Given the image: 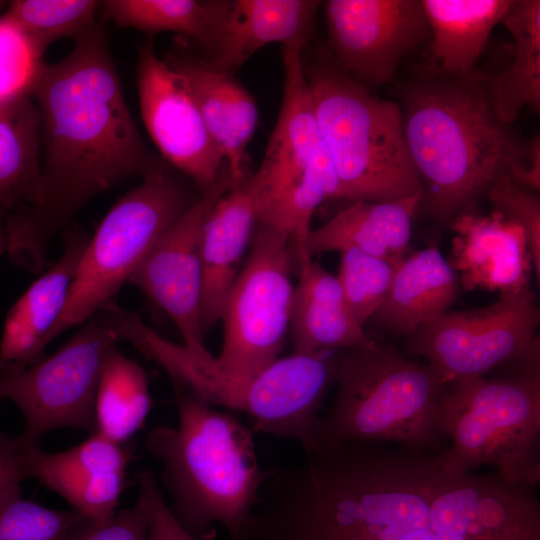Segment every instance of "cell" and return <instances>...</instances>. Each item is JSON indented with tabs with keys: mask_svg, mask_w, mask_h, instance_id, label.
Here are the masks:
<instances>
[{
	"mask_svg": "<svg viewBox=\"0 0 540 540\" xmlns=\"http://www.w3.org/2000/svg\"><path fill=\"white\" fill-rule=\"evenodd\" d=\"M165 60L185 79L233 184H239L248 174L246 151L258 124L255 99L233 75L204 60L181 55Z\"/></svg>",
	"mask_w": 540,
	"mask_h": 540,
	"instance_id": "21",
	"label": "cell"
},
{
	"mask_svg": "<svg viewBox=\"0 0 540 540\" xmlns=\"http://www.w3.org/2000/svg\"><path fill=\"white\" fill-rule=\"evenodd\" d=\"M137 90L144 126L162 156L201 192L211 187L225 161L185 79L157 56L152 40L138 52Z\"/></svg>",
	"mask_w": 540,
	"mask_h": 540,
	"instance_id": "16",
	"label": "cell"
},
{
	"mask_svg": "<svg viewBox=\"0 0 540 540\" xmlns=\"http://www.w3.org/2000/svg\"><path fill=\"white\" fill-rule=\"evenodd\" d=\"M449 264L467 290L501 292L529 288L533 262L524 229L494 211L489 216L465 212L452 220Z\"/></svg>",
	"mask_w": 540,
	"mask_h": 540,
	"instance_id": "17",
	"label": "cell"
},
{
	"mask_svg": "<svg viewBox=\"0 0 540 540\" xmlns=\"http://www.w3.org/2000/svg\"><path fill=\"white\" fill-rule=\"evenodd\" d=\"M540 314L529 288L501 292L489 306L445 312L408 336L411 353L421 356L445 385L486 376L539 344Z\"/></svg>",
	"mask_w": 540,
	"mask_h": 540,
	"instance_id": "13",
	"label": "cell"
},
{
	"mask_svg": "<svg viewBox=\"0 0 540 540\" xmlns=\"http://www.w3.org/2000/svg\"><path fill=\"white\" fill-rule=\"evenodd\" d=\"M501 23L514 39L512 61L484 78L498 116L510 125L524 108L540 107V1L512 0Z\"/></svg>",
	"mask_w": 540,
	"mask_h": 540,
	"instance_id": "27",
	"label": "cell"
},
{
	"mask_svg": "<svg viewBox=\"0 0 540 540\" xmlns=\"http://www.w3.org/2000/svg\"><path fill=\"white\" fill-rule=\"evenodd\" d=\"M512 372L447 385L441 427L446 464L458 473L489 466L507 482L536 488L540 479L539 344Z\"/></svg>",
	"mask_w": 540,
	"mask_h": 540,
	"instance_id": "8",
	"label": "cell"
},
{
	"mask_svg": "<svg viewBox=\"0 0 540 540\" xmlns=\"http://www.w3.org/2000/svg\"><path fill=\"white\" fill-rule=\"evenodd\" d=\"M257 224L247 174L214 204L202 225L200 323L204 336L221 319Z\"/></svg>",
	"mask_w": 540,
	"mask_h": 540,
	"instance_id": "19",
	"label": "cell"
},
{
	"mask_svg": "<svg viewBox=\"0 0 540 540\" xmlns=\"http://www.w3.org/2000/svg\"><path fill=\"white\" fill-rule=\"evenodd\" d=\"M120 341L96 313L53 355L0 372V397L21 412L20 434L31 443L59 428L96 431L95 401L102 367Z\"/></svg>",
	"mask_w": 540,
	"mask_h": 540,
	"instance_id": "12",
	"label": "cell"
},
{
	"mask_svg": "<svg viewBox=\"0 0 540 540\" xmlns=\"http://www.w3.org/2000/svg\"><path fill=\"white\" fill-rule=\"evenodd\" d=\"M330 56L366 87L395 77L402 59L430 35L421 0L324 2Z\"/></svg>",
	"mask_w": 540,
	"mask_h": 540,
	"instance_id": "14",
	"label": "cell"
},
{
	"mask_svg": "<svg viewBox=\"0 0 540 540\" xmlns=\"http://www.w3.org/2000/svg\"><path fill=\"white\" fill-rule=\"evenodd\" d=\"M196 200L162 163L145 173L142 182L113 205L90 237L46 346L113 301L156 240Z\"/></svg>",
	"mask_w": 540,
	"mask_h": 540,
	"instance_id": "10",
	"label": "cell"
},
{
	"mask_svg": "<svg viewBox=\"0 0 540 540\" xmlns=\"http://www.w3.org/2000/svg\"><path fill=\"white\" fill-rule=\"evenodd\" d=\"M406 148L431 218L444 223L502 177L520 184L540 174L539 138L521 142L498 116L484 73L426 67L397 92Z\"/></svg>",
	"mask_w": 540,
	"mask_h": 540,
	"instance_id": "3",
	"label": "cell"
},
{
	"mask_svg": "<svg viewBox=\"0 0 540 540\" xmlns=\"http://www.w3.org/2000/svg\"><path fill=\"white\" fill-rule=\"evenodd\" d=\"M151 407L144 369L114 346L104 361L97 389L96 431L122 444L142 427Z\"/></svg>",
	"mask_w": 540,
	"mask_h": 540,
	"instance_id": "29",
	"label": "cell"
},
{
	"mask_svg": "<svg viewBox=\"0 0 540 540\" xmlns=\"http://www.w3.org/2000/svg\"><path fill=\"white\" fill-rule=\"evenodd\" d=\"M89 239L80 230L67 234L58 260L12 305L0 340V372L40 360L46 337L65 307Z\"/></svg>",
	"mask_w": 540,
	"mask_h": 540,
	"instance_id": "20",
	"label": "cell"
},
{
	"mask_svg": "<svg viewBox=\"0 0 540 540\" xmlns=\"http://www.w3.org/2000/svg\"><path fill=\"white\" fill-rule=\"evenodd\" d=\"M101 1L95 0H15L5 15L18 23L45 54L55 41L75 39L96 23Z\"/></svg>",
	"mask_w": 540,
	"mask_h": 540,
	"instance_id": "31",
	"label": "cell"
},
{
	"mask_svg": "<svg viewBox=\"0 0 540 540\" xmlns=\"http://www.w3.org/2000/svg\"><path fill=\"white\" fill-rule=\"evenodd\" d=\"M248 540H540L536 488L442 451L345 443L270 471Z\"/></svg>",
	"mask_w": 540,
	"mask_h": 540,
	"instance_id": "1",
	"label": "cell"
},
{
	"mask_svg": "<svg viewBox=\"0 0 540 540\" xmlns=\"http://www.w3.org/2000/svg\"><path fill=\"white\" fill-rule=\"evenodd\" d=\"M139 485L145 490L150 507L147 540H198L174 516L150 471L140 474Z\"/></svg>",
	"mask_w": 540,
	"mask_h": 540,
	"instance_id": "39",
	"label": "cell"
},
{
	"mask_svg": "<svg viewBox=\"0 0 540 540\" xmlns=\"http://www.w3.org/2000/svg\"><path fill=\"white\" fill-rule=\"evenodd\" d=\"M298 277L289 323L294 352L344 351L373 341L352 314L337 276L311 260Z\"/></svg>",
	"mask_w": 540,
	"mask_h": 540,
	"instance_id": "22",
	"label": "cell"
},
{
	"mask_svg": "<svg viewBox=\"0 0 540 540\" xmlns=\"http://www.w3.org/2000/svg\"><path fill=\"white\" fill-rule=\"evenodd\" d=\"M129 458L121 444L97 431L73 448L58 453L41 450L39 454L45 465L85 474L125 473Z\"/></svg>",
	"mask_w": 540,
	"mask_h": 540,
	"instance_id": "35",
	"label": "cell"
},
{
	"mask_svg": "<svg viewBox=\"0 0 540 540\" xmlns=\"http://www.w3.org/2000/svg\"><path fill=\"white\" fill-rule=\"evenodd\" d=\"M283 97L260 166L248 174L258 223L286 233L297 271L310 259L305 242L321 203L338 199V182L323 140L302 52L283 47Z\"/></svg>",
	"mask_w": 540,
	"mask_h": 540,
	"instance_id": "9",
	"label": "cell"
},
{
	"mask_svg": "<svg viewBox=\"0 0 540 540\" xmlns=\"http://www.w3.org/2000/svg\"><path fill=\"white\" fill-rule=\"evenodd\" d=\"M41 191L39 114L32 97L0 103V220L34 206Z\"/></svg>",
	"mask_w": 540,
	"mask_h": 540,
	"instance_id": "26",
	"label": "cell"
},
{
	"mask_svg": "<svg viewBox=\"0 0 540 540\" xmlns=\"http://www.w3.org/2000/svg\"><path fill=\"white\" fill-rule=\"evenodd\" d=\"M432 37L434 69L449 75L473 73L494 27L512 0H421Z\"/></svg>",
	"mask_w": 540,
	"mask_h": 540,
	"instance_id": "25",
	"label": "cell"
},
{
	"mask_svg": "<svg viewBox=\"0 0 540 540\" xmlns=\"http://www.w3.org/2000/svg\"><path fill=\"white\" fill-rule=\"evenodd\" d=\"M91 524L74 509H50L25 499L20 484L0 493V540H74Z\"/></svg>",
	"mask_w": 540,
	"mask_h": 540,
	"instance_id": "30",
	"label": "cell"
},
{
	"mask_svg": "<svg viewBox=\"0 0 540 540\" xmlns=\"http://www.w3.org/2000/svg\"><path fill=\"white\" fill-rule=\"evenodd\" d=\"M339 254L337 279L352 314L364 327L384 301L397 264L352 247Z\"/></svg>",
	"mask_w": 540,
	"mask_h": 540,
	"instance_id": "33",
	"label": "cell"
},
{
	"mask_svg": "<svg viewBox=\"0 0 540 540\" xmlns=\"http://www.w3.org/2000/svg\"><path fill=\"white\" fill-rule=\"evenodd\" d=\"M304 68L336 172L338 199L393 201L423 192L398 102L372 94L341 71L329 53Z\"/></svg>",
	"mask_w": 540,
	"mask_h": 540,
	"instance_id": "7",
	"label": "cell"
},
{
	"mask_svg": "<svg viewBox=\"0 0 540 540\" xmlns=\"http://www.w3.org/2000/svg\"><path fill=\"white\" fill-rule=\"evenodd\" d=\"M486 196L495 211L518 223L525 231L537 280L540 279V204L538 197L510 177L498 179Z\"/></svg>",
	"mask_w": 540,
	"mask_h": 540,
	"instance_id": "36",
	"label": "cell"
},
{
	"mask_svg": "<svg viewBox=\"0 0 540 540\" xmlns=\"http://www.w3.org/2000/svg\"><path fill=\"white\" fill-rule=\"evenodd\" d=\"M233 185L224 164L215 183L156 240L128 280L168 315L191 349L206 348L200 323L202 225Z\"/></svg>",
	"mask_w": 540,
	"mask_h": 540,
	"instance_id": "15",
	"label": "cell"
},
{
	"mask_svg": "<svg viewBox=\"0 0 540 540\" xmlns=\"http://www.w3.org/2000/svg\"><path fill=\"white\" fill-rule=\"evenodd\" d=\"M320 5L316 0H228L207 64L233 75L266 45L304 50Z\"/></svg>",
	"mask_w": 540,
	"mask_h": 540,
	"instance_id": "18",
	"label": "cell"
},
{
	"mask_svg": "<svg viewBox=\"0 0 540 540\" xmlns=\"http://www.w3.org/2000/svg\"><path fill=\"white\" fill-rule=\"evenodd\" d=\"M228 0H107L105 15L120 27L145 33L175 32L193 38L209 52Z\"/></svg>",
	"mask_w": 540,
	"mask_h": 540,
	"instance_id": "28",
	"label": "cell"
},
{
	"mask_svg": "<svg viewBox=\"0 0 540 540\" xmlns=\"http://www.w3.org/2000/svg\"><path fill=\"white\" fill-rule=\"evenodd\" d=\"M40 451L33 478L63 497L75 511L94 524H103L113 518L124 487L125 473L85 474L56 469L40 461Z\"/></svg>",
	"mask_w": 540,
	"mask_h": 540,
	"instance_id": "32",
	"label": "cell"
},
{
	"mask_svg": "<svg viewBox=\"0 0 540 540\" xmlns=\"http://www.w3.org/2000/svg\"><path fill=\"white\" fill-rule=\"evenodd\" d=\"M69 54L45 63L32 98L39 114L38 202L4 221L6 252L39 272L57 234L93 198L147 173L151 157L130 113L104 27L96 22Z\"/></svg>",
	"mask_w": 540,
	"mask_h": 540,
	"instance_id": "2",
	"label": "cell"
},
{
	"mask_svg": "<svg viewBox=\"0 0 540 540\" xmlns=\"http://www.w3.org/2000/svg\"><path fill=\"white\" fill-rule=\"evenodd\" d=\"M41 448L21 435L0 432V493L15 484L34 477V467Z\"/></svg>",
	"mask_w": 540,
	"mask_h": 540,
	"instance_id": "38",
	"label": "cell"
},
{
	"mask_svg": "<svg viewBox=\"0 0 540 540\" xmlns=\"http://www.w3.org/2000/svg\"><path fill=\"white\" fill-rule=\"evenodd\" d=\"M150 507L147 494L139 485L135 504L116 512L103 524H91L74 540H147Z\"/></svg>",
	"mask_w": 540,
	"mask_h": 540,
	"instance_id": "37",
	"label": "cell"
},
{
	"mask_svg": "<svg viewBox=\"0 0 540 540\" xmlns=\"http://www.w3.org/2000/svg\"><path fill=\"white\" fill-rule=\"evenodd\" d=\"M458 274L436 247L406 255L395 268L389 291L369 322L409 336L445 313L459 292Z\"/></svg>",
	"mask_w": 540,
	"mask_h": 540,
	"instance_id": "24",
	"label": "cell"
},
{
	"mask_svg": "<svg viewBox=\"0 0 540 540\" xmlns=\"http://www.w3.org/2000/svg\"><path fill=\"white\" fill-rule=\"evenodd\" d=\"M335 384V398L320 417L313 450L375 443L442 451L447 386L428 364L409 360L394 347L373 340L364 347L339 351Z\"/></svg>",
	"mask_w": 540,
	"mask_h": 540,
	"instance_id": "6",
	"label": "cell"
},
{
	"mask_svg": "<svg viewBox=\"0 0 540 540\" xmlns=\"http://www.w3.org/2000/svg\"><path fill=\"white\" fill-rule=\"evenodd\" d=\"M423 192L393 201H351L322 226L311 229L305 242L315 255L356 248L398 264L406 255L412 220Z\"/></svg>",
	"mask_w": 540,
	"mask_h": 540,
	"instance_id": "23",
	"label": "cell"
},
{
	"mask_svg": "<svg viewBox=\"0 0 540 540\" xmlns=\"http://www.w3.org/2000/svg\"><path fill=\"white\" fill-rule=\"evenodd\" d=\"M4 252H6V236L3 221L0 220V257Z\"/></svg>",
	"mask_w": 540,
	"mask_h": 540,
	"instance_id": "40",
	"label": "cell"
},
{
	"mask_svg": "<svg viewBox=\"0 0 540 540\" xmlns=\"http://www.w3.org/2000/svg\"><path fill=\"white\" fill-rule=\"evenodd\" d=\"M294 270L289 236L258 223L221 315L223 342L213 356L218 367L253 374L280 357L289 333Z\"/></svg>",
	"mask_w": 540,
	"mask_h": 540,
	"instance_id": "11",
	"label": "cell"
},
{
	"mask_svg": "<svg viewBox=\"0 0 540 540\" xmlns=\"http://www.w3.org/2000/svg\"><path fill=\"white\" fill-rule=\"evenodd\" d=\"M100 313L119 340L132 344L158 364L172 385L211 407L245 413L254 432L315 447L319 411L336 379L339 351L279 357L253 374L227 372L207 348L174 343L149 327L139 315L114 301Z\"/></svg>",
	"mask_w": 540,
	"mask_h": 540,
	"instance_id": "4",
	"label": "cell"
},
{
	"mask_svg": "<svg viewBox=\"0 0 540 540\" xmlns=\"http://www.w3.org/2000/svg\"><path fill=\"white\" fill-rule=\"evenodd\" d=\"M44 53L13 19L0 16V103L32 97Z\"/></svg>",
	"mask_w": 540,
	"mask_h": 540,
	"instance_id": "34",
	"label": "cell"
},
{
	"mask_svg": "<svg viewBox=\"0 0 540 540\" xmlns=\"http://www.w3.org/2000/svg\"><path fill=\"white\" fill-rule=\"evenodd\" d=\"M173 389L176 426H157L146 440L162 466L169 507L198 540L214 538L217 524L231 540H241L267 477L258 461L255 432L231 413Z\"/></svg>",
	"mask_w": 540,
	"mask_h": 540,
	"instance_id": "5",
	"label": "cell"
}]
</instances>
